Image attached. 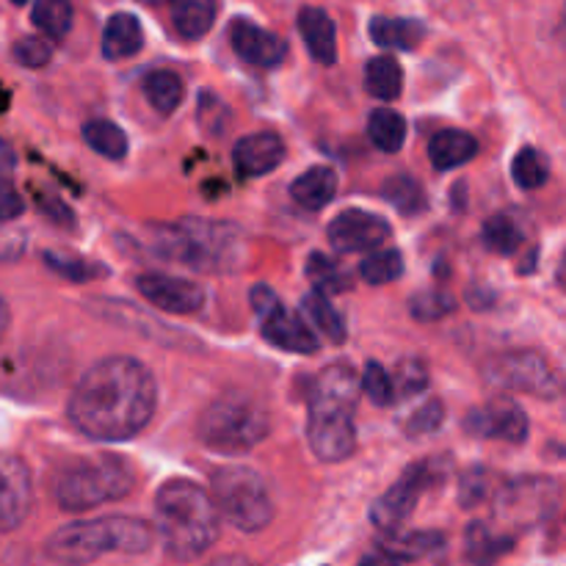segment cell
I'll list each match as a JSON object with an SVG mask.
<instances>
[{"mask_svg": "<svg viewBox=\"0 0 566 566\" xmlns=\"http://www.w3.org/2000/svg\"><path fill=\"white\" fill-rule=\"evenodd\" d=\"M136 486L133 468L119 457H99L92 462L72 464L55 481V503L64 512H88L103 503L122 501Z\"/></svg>", "mask_w": 566, "mask_h": 566, "instance_id": "obj_7", "label": "cell"}, {"mask_svg": "<svg viewBox=\"0 0 566 566\" xmlns=\"http://www.w3.org/2000/svg\"><path fill=\"white\" fill-rule=\"evenodd\" d=\"M486 492H490V473L486 470H470L462 479V486H459V503L470 509L484 501Z\"/></svg>", "mask_w": 566, "mask_h": 566, "instance_id": "obj_44", "label": "cell"}, {"mask_svg": "<svg viewBox=\"0 0 566 566\" xmlns=\"http://www.w3.org/2000/svg\"><path fill=\"white\" fill-rule=\"evenodd\" d=\"M138 293L147 298L153 307L175 315H193L205 304V287L191 280L169 274H142L136 280Z\"/></svg>", "mask_w": 566, "mask_h": 566, "instance_id": "obj_14", "label": "cell"}, {"mask_svg": "<svg viewBox=\"0 0 566 566\" xmlns=\"http://www.w3.org/2000/svg\"><path fill=\"white\" fill-rule=\"evenodd\" d=\"M365 88L376 99H396L403 88V70L392 55H376L365 66Z\"/></svg>", "mask_w": 566, "mask_h": 566, "instance_id": "obj_27", "label": "cell"}, {"mask_svg": "<svg viewBox=\"0 0 566 566\" xmlns=\"http://www.w3.org/2000/svg\"><path fill=\"white\" fill-rule=\"evenodd\" d=\"M210 495L221 517L238 531L258 534L274 520V501L269 495V486L254 470L241 468V464H227L216 470Z\"/></svg>", "mask_w": 566, "mask_h": 566, "instance_id": "obj_8", "label": "cell"}, {"mask_svg": "<svg viewBox=\"0 0 566 566\" xmlns=\"http://www.w3.org/2000/svg\"><path fill=\"white\" fill-rule=\"evenodd\" d=\"M442 534L437 531H412V534H392L381 542L379 551L390 553L398 562H415V558L431 556L442 547Z\"/></svg>", "mask_w": 566, "mask_h": 566, "instance_id": "obj_28", "label": "cell"}, {"mask_svg": "<svg viewBox=\"0 0 566 566\" xmlns=\"http://www.w3.org/2000/svg\"><path fill=\"white\" fill-rule=\"evenodd\" d=\"M33 486L25 462L0 453V531H14L31 514Z\"/></svg>", "mask_w": 566, "mask_h": 566, "instance_id": "obj_15", "label": "cell"}, {"mask_svg": "<svg viewBox=\"0 0 566 566\" xmlns=\"http://www.w3.org/2000/svg\"><path fill=\"white\" fill-rule=\"evenodd\" d=\"M562 280H564V285H566V260H564V269H562Z\"/></svg>", "mask_w": 566, "mask_h": 566, "instance_id": "obj_52", "label": "cell"}, {"mask_svg": "<svg viewBox=\"0 0 566 566\" xmlns=\"http://www.w3.org/2000/svg\"><path fill=\"white\" fill-rule=\"evenodd\" d=\"M398 564L401 562H398V558H392L390 553L379 551V553H370V556H365L357 566H398Z\"/></svg>", "mask_w": 566, "mask_h": 566, "instance_id": "obj_47", "label": "cell"}, {"mask_svg": "<svg viewBox=\"0 0 566 566\" xmlns=\"http://www.w3.org/2000/svg\"><path fill=\"white\" fill-rule=\"evenodd\" d=\"M14 169V153H11L9 144L0 138V180H6V175Z\"/></svg>", "mask_w": 566, "mask_h": 566, "instance_id": "obj_48", "label": "cell"}, {"mask_svg": "<svg viewBox=\"0 0 566 566\" xmlns=\"http://www.w3.org/2000/svg\"><path fill=\"white\" fill-rule=\"evenodd\" d=\"M282 160H285V142L269 130L249 133L232 149V164H235L238 175L243 177L269 175Z\"/></svg>", "mask_w": 566, "mask_h": 566, "instance_id": "obj_17", "label": "cell"}, {"mask_svg": "<svg viewBox=\"0 0 566 566\" xmlns=\"http://www.w3.org/2000/svg\"><path fill=\"white\" fill-rule=\"evenodd\" d=\"M6 329H9V307H6V302L0 298V340H3Z\"/></svg>", "mask_w": 566, "mask_h": 566, "instance_id": "obj_49", "label": "cell"}, {"mask_svg": "<svg viewBox=\"0 0 566 566\" xmlns=\"http://www.w3.org/2000/svg\"><path fill=\"white\" fill-rule=\"evenodd\" d=\"M144 94H147L149 105H153L158 114L169 116L180 108L182 97H186V86H182L177 72L155 70L144 77Z\"/></svg>", "mask_w": 566, "mask_h": 566, "instance_id": "obj_25", "label": "cell"}, {"mask_svg": "<svg viewBox=\"0 0 566 566\" xmlns=\"http://www.w3.org/2000/svg\"><path fill=\"white\" fill-rule=\"evenodd\" d=\"M381 197L403 216H418L426 210V191L418 180L409 175H392L390 180L381 186Z\"/></svg>", "mask_w": 566, "mask_h": 566, "instance_id": "obj_31", "label": "cell"}, {"mask_svg": "<svg viewBox=\"0 0 566 566\" xmlns=\"http://www.w3.org/2000/svg\"><path fill=\"white\" fill-rule=\"evenodd\" d=\"M357 374L348 365H329L315 376L310 387L307 442L321 462H343L352 457L357 431H354V403L359 390Z\"/></svg>", "mask_w": 566, "mask_h": 566, "instance_id": "obj_3", "label": "cell"}, {"mask_svg": "<svg viewBox=\"0 0 566 566\" xmlns=\"http://www.w3.org/2000/svg\"><path fill=\"white\" fill-rule=\"evenodd\" d=\"M216 0H175L171 22L182 39H202L216 22Z\"/></svg>", "mask_w": 566, "mask_h": 566, "instance_id": "obj_24", "label": "cell"}, {"mask_svg": "<svg viewBox=\"0 0 566 566\" xmlns=\"http://www.w3.org/2000/svg\"><path fill=\"white\" fill-rule=\"evenodd\" d=\"M440 479L442 470L437 468L434 459L415 462L412 468L403 470L401 479L370 506V523H374L376 528L387 531V534H398V528L412 517L420 495H423L429 486H434Z\"/></svg>", "mask_w": 566, "mask_h": 566, "instance_id": "obj_10", "label": "cell"}, {"mask_svg": "<svg viewBox=\"0 0 566 566\" xmlns=\"http://www.w3.org/2000/svg\"><path fill=\"white\" fill-rule=\"evenodd\" d=\"M426 31L415 20H396V17H374L370 20V39L390 50H415L423 42Z\"/></svg>", "mask_w": 566, "mask_h": 566, "instance_id": "obj_23", "label": "cell"}, {"mask_svg": "<svg viewBox=\"0 0 566 566\" xmlns=\"http://www.w3.org/2000/svg\"><path fill=\"white\" fill-rule=\"evenodd\" d=\"M39 208H42L44 213L55 221V224H66V227L75 224V221H72L75 219V216H72V210L66 208L64 202H59L55 197H39Z\"/></svg>", "mask_w": 566, "mask_h": 566, "instance_id": "obj_46", "label": "cell"}, {"mask_svg": "<svg viewBox=\"0 0 566 566\" xmlns=\"http://www.w3.org/2000/svg\"><path fill=\"white\" fill-rule=\"evenodd\" d=\"M158 403L153 370L133 357L94 363L70 396L72 426L99 442H125L149 426Z\"/></svg>", "mask_w": 566, "mask_h": 566, "instance_id": "obj_1", "label": "cell"}, {"mask_svg": "<svg viewBox=\"0 0 566 566\" xmlns=\"http://www.w3.org/2000/svg\"><path fill=\"white\" fill-rule=\"evenodd\" d=\"M83 142L108 160H122L127 153V136L119 125L108 119H92L83 125Z\"/></svg>", "mask_w": 566, "mask_h": 566, "instance_id": "obj_30", "label": "cell"}, {"mask_svg": "<svg viewBox=\"0 0 566 566\" xmlns=\"http://www.w3.org/2000/svg\"><path fill=\"white\" fill-rule=\"evenodd\" d=\"M144 48L142 22L127 11L111 17L103 31V55L108 61H122L136 55Z\"/></svg>", "mask_w": 566, "mask_h": 566, "instance_id": "obj_20", "label": "cell"}, {"mask_svg": "<svg viewBox=\"0 0 566 566\" xmlns=\"http://www.w3.org/2000/svg\"><path fill=\"white\" fill-rule=\"evenodd\" d=\"M153 545V525L136 517H103L70 523L55 531L48 539V556L59 564L83 566L97 562L105 553H136L149 551Z\"/></svg>", "mask_w": 566, "mask_h": 566, "instance_id": "obj_4", "label": "cell"}, {"mask_svg": "<svg viewBox=\"0 0 566 566\" xmlns=\"http://www.w3.org/2000/svg\"><path fill=\"white\" fill-rule=\"evenodd\" d=\"M368 136L381 153H398L407 142V122L398 111L376 108L368 119Z\"/></svg>", "mask_w": 566, "mask_h": 566, "instance_id": "obj_29", "label": "cell"}, {"mask_svg": "<svg viewBox=\"0 0 566 566\" xmlns=\"http://www.w3.org/2000/svg\"><path fill=\"white\" fill-rule=\"evenodd\" d=\"M475 153H479V142L468 130H440L429 142L431 166L440 171L464 166L475 158Z\"/></svg>", "mask_w": 566, "mask_h": 566, "instance_id": "obj_21", "label": "cell"}, {"mask_svg": "<svg viewBox=\"0 0 566 566\" xmlns=\"http://www.w3.org/2000/svg\"><path fill=\"white\" fill-rule=\"evenodd\" d=\"M302 313L307 315L310 324H313L329 343L346 340V321H343V315L332 307L326 293H307V296L302 298Z\"/></svg>", "mask_w": 566, "mask_h": 566, "instance_id": "obj_26", "label": "cell"}, {"mask_svg": "<svg viewBox=\"0 0 566 566\" xmlns=\"http://www.w3.org/2000/svg\"><path fill=\"white\" fill-rule=\"evenodd\" d=\"M553 486L547 481H520L512 484L501 497V514L512 520H525L536 512H545V495H551Z\"/></svg>", "mask_w": 566, "mask_h": 566, "instance_id": "obj_22", "label": "cell"}, {"mask_svg": "<svg viewBox=\"0 0 566 566\" xmlns=\"http://www.w3.org/2000/svg\"><path fill=\"white\" fill-rule=\"evenodd\" d=\"M25 210L20 191L9 180H0V221H11Z\"/></svg>", "mask_w": 566, "mask_h": 566, "instance_id": "obj_45", "label": "cell"}, {"mask_svg": "<svg viewBox=\"0 0 566 566\" xmlns=\"http://www.w3.org/2000/svg\"><path fill=\"white\" fill-rule=\"evenodd\" d=\"M11 3H17V6H22V3H28V0H11Z\"/></svg>", "mask_w": 566, "mask_h": 566, "instance_id": "obj_53", "label": "cell"}, {"mask_svg": "<svg viewBox=\"0 0 566 566\" xmlns=\"http://www.w3.org/2000/svg\"><path fill=\"white\" fill-rule=\"evenodd\" d=\"M31 20L50 39H64L72 28V0H36Z\"/></svg>", "mask_w": 566, "mask_h": 566, "instance_id": "obj_34", "label": "cell"}, {"mask_svg": "<svg viewBox=\"0 0 566 566\" xmlns=\"http://www.w3.org/2000/svg\"><path fill=\"white\" fill-rule=\"evenodd\" d=\"M457 310V298L446 291H426L409 302V313L418 321H440Z\"/></svg>", "mask_w": 566, "mask_h": 566, "instance_id": "obj_40", "label": "cell"}, {"mask_svg": "<svg viewBox=\"0 0 566 566\" xmlns=\"http://www.w3.org/2000/svg\"><path fill=\"white\" fill-rule=\"evenodd\" d=\"M50 55H53V48H50V42H44L42 36H22L20 42L14 44V59L20 61L22 66H28V70L44 66L50 61Z\"/></svg>", "mask_w": 566, "mask_h": 566, "instance_id": "obj_43", "label": "cell"}, {"mask_svg": "<svg viewBox=\"0 0 566 566\" xmlns=\"http://www.w3.org/2000/svg\"><path fill=\"white\" fill-rule=\"evenodd\" d=\"M252 307L258 313L263 337L276 348H285L293 354H315L318 352V337L304 324L298 315L282 307L280 296L269 285L252 287Z\"/></svg>", "mask_w": 566, "mask_h": 566, "instance_id": "obj_11", "label": "cell"}, {"mask_svg": "<svg viewBox=\"0 0 566 566\" xmlns=\"http://www.w3.org/2000/svg\"><path fill=\"white\" fill-rule=\"evenodd\" d=\"M442 423H446V407H442V401L431 398V401H426L423 407L415 409L412 418L407 420V434L409 437L434 434Z\"/></svg>", "mask_w": 566, "mask_h": 566, "instance_id": "obj_42", "label": "cell"}, {"mask_svg": "<svg viewBox=\"0 0 566 566\" xmlns=\"http://www.w3.org/2000/svg\"><path fill=\"white\" fill-rule=\"evenodd\" d=\"M468 431L475 437H486V440H503L520 446L528 437L531 423L528 415L523 412V407L514 398L501 396L468 415Z\"/></svg>", "mask_w": 566, "mask_h": 566, "instance_id": "obj_13", "label": "cell"}, {"mask_svg": "<svg viewBox=\"0 0 566 566\" xmlns=\"http://www.w3.org/2000/svg\"><path fill=\"white\" fill-rule=\"evenodd\" d=\"M337 193V171L332 166H313L304 175H298L291 186L293 202L307 210H321L335 199Z\"/></svg>", "mask_w": 566, "mask_h": 566, "instance_id": "obj_19", "label": "cell"}, {"mask_svg": "<svg viewBox=\"0 0 566 566\" xmlns=\"http://www.w3.org/2000/svg\"><path fill=\"white\" fill-rule=\"evenodd\" d=\"M155 247L164 258L180 260L199 271H224L238 260L241 232L232 224L205 219H186L158 230Z\"/></svg>", "mask_w": 566, "mask_h": 566, "instance_id": "obj_6", "label": "cell"}, {"mask_svg": "<svg viewBox=\"0 0 566 566\" xmlns=\"http://www.w3.org/2000/svg\"><path fill=\"white\" fill-rule=\"evenodd\" d=\"M512 547V539L509 536L495 534L490 525L484 523H475L470 525L468 531V556L470 562L479 564V566H490L495 558H501L503 553H509Z\"/></svg>", "mask_w": 566, "mask_h": 566, "instance_id": "obj_32", "label": "cell"}, {"mask_svg": "<svg viewBox=\"0 0 566 566\" xmlns=\"http://www.w3.org/2000/svg\"><path fill=\"white\" fill-rule=\"evenodd\" d=\"M44 263H48L50 271H55V274L70 282H94L105 280L111 274L103 263H94V260L64 252H44Z\"/></svg>", "mask_w": 566, "mask_h": 566, "instance_id": "obj_33", "label": "cell"}, {"mask_svg": "<svg viewBox=\"0 0 566 566\" xmlns=\"http://www.w3.org/2000/svg\"><path fill=\"white\" fill-rule=\"evenodd\" d=\"M142 3H149V6H158V3H166V0H142Z\"/></svg>", "mask_w": 566, "mask_h": 566, "instance_id": "obj_50", "label": "cell"}, {"mask_svg": "<svg viewBox=\"0 0 566 566\" xmlns=\"http://www.w3.org/2000/svg\"><path fill=\"white\" fill-rule=\"evenodd\" d=\"M396 390L398 396L409 398V396H418V392L426 390L429 385V370L420 359H401L396 368Z\"/></svg>", "mask_w": 566, "mask_h": 566, "instance_id": "obj_41", "label": "cell"}, {"mask_svg": "<svg viewBox=\"0 0 566 566\" xmlns=\"http://www.w3.org/2000/svg\"><path fill=\"white\" fill-rule=\"evenodd\" d=\"M484 376L490 385L501 387V390L531 392L539 398H556L564 390L562 376L536 352L501 354L486 363Z\"/></svg>", "mask_w": 566, "mask_h": 566, "instance_id": "obj_9", "label": "cell"}, {"mask_svg": "<svg viewBox=\"0 0 566 566\" xmlns=\"http://www.w3.org/2000/svg\"><path fill=\"white\" fill-rule=\"evenodd\" d=\"M512 177L523 191H536L551 177V166H547V158L539 149L523 147L512 160Z\"/></svg>", "mask_w": 566, "mask_h": 566, "instance_id": "obj_36", "label": "cell"}, {"mask_svg": "<svg viewBox=\"0 0 566 566\" xmlns=\"http://www.w3.org/2000/svg\"><path fill=\"white\" fill-rule=\"evenodd\" d=\"M562 25H564V33H566V3H564V14H562Z\"/></svg>", "mask_w": 566, "mask_h": 566, "instance_id": "obj_51", "label": "cell"}, {"mask_svg": "<svg viewBox=\"0 0 566 566\" xmlns=\"http://www.w3.org/2000/svg\"><path fill=\"white\" fill-rule=\"evenodd\" d=\"M359 385H363L365 396H368L376 407H392V403H396V381H392V376L387 374V368L381 363L365 365L363 376H359Z\"/></svg>", "mask_w": 566, "mask_h": 566, "instance_id": "obj_39", "label": "cell"}, {"mask_svg": "<svg viewBox=\"0 0 566 566\" xmlns=\"http://www.w3.org/2000/svg\"><path fill=\"white\" fill-rule=\"evenodd\" d=\"M403 274V258L396 249H379V252L368 254L359 265V276L368 285H387V282L398 280Z\"/></svg>", "mask_w": 566, "mask_h": 566, "instance_id": "obj_38", "label": "cell"}, {"mask_svg": "<svg viewBox=\"0 0 566 566\" xmlns=\"http://www.w3.org/2000/svg\"><path fill=\"white\" fill-rule=\"evenodd\" d=\"M298 31H302L304 44H307L310 55L318 64L332 66L337 61V31L332 17L318 6H304L298 11Z\"/></svg>", "mask_w": 566, "mask_h": 566, "instance_id": "obj_18", "label": "cell"}, {"mask_svg": "<svg viewBox=\"0 0 566 566\" xmlns=\"http://www.w3.org/2000/svg\"><path fill=\"white\" fill-rule=\"evenodd\" d=\"M219 509L213 495L186 479H171L155 495V528L166 553L177 562H193L219 536Z\"/></svg>", "mask_w": 566, "mask_h": 566, "instance_id": "obj_2", "label": "cell"}, {"mask_svg": "<svg viewBox=\"0 0 566 566\" xmlns=\"http://www.w3.org/2000/svg\"><path fill=\"white\" fill-rule=\"evenodd\" d=\"M232 50L252 66H276L287 53V44L276 33L254 25L252 20H232L230 25Z\"/></svg>", "mask_w": 566, "mask_h": 566, "instance_id": "obj_16", "label": "cell"}, {"mask_svg": "<svg viewBox=\"0 0 566 566\" xmlns=\"http://www.w3.org/2000/svg\"><path fill=\"white\" fill-rule=\"evenodd\" d=\"M307 276L318 293H340L348 291V285H352V276L343 271V265L321 252H315L313 258H310Z\"/></svg>", "mask_w": 566, "mask_h": 566, "instance_id": "obj_37", "label": "cell"}, {"mask_svg": "<svg viewBox=\"0 0 566 566\" xmlns=\"http://www.w3.org/2000/svg\"><path fill=\"white\" fill-rule=\"evenodd\" d=\"M392 235V227L381 216L368 210H343L326 230L332 249L343 254L352 252H379Z\"/></svg>", "mask_w": 566, "mask_h": 566, "instance_id": "obj_12", "label": "cell"}, {"mask_svg": "<svg viewBox=\"0 0 566 566\" xmlns=\"http://www.w3.org/2000/svg\"><path fill=\"white\" fill-rule=\"evenodd\" d=\"M481 238H484V247L492 249L495 254H514L525 243L523 227L512 216H492V219H486Z\"/></svg>", "mask_w": 566, "mask_h": 566, "instance_id": "obj_35", "label": "cell"}, {"mask_svg": "<svg viewBox=\"0 0 566 566\" xmlns=\"http://www.w3.org/2000/svg\"><path fill=\"white\" fill-rule=\"evenodd\" d=\"M271 418L263 403L247 392H224L199 415L197 434L205 448L224 457H241L269 437Z\"/></svg>", "mask_w": 566, "mask_h": 566, "instance_id": "obj_5", "label": "cell"}]
</instances>
